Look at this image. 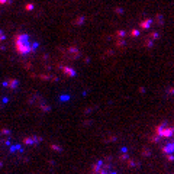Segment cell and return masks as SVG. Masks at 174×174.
<instances>
[{
  "mask_svg": "<svg viewBox=\"0 0 174 174\" xmlns=\"http://www.w3.org/2000/svg\"><path fill=\"white\" fill-rule=\"evenodd\" d=\"M15 48L19 55H29L35 52L36 43L31 39L28 33H17L15 36Z\"/></svg>",
  "mask_w": 174,
  "mask_h": 174,
  "instance_id": "cell-1",
  "label": "cell"
}]
</instances>
